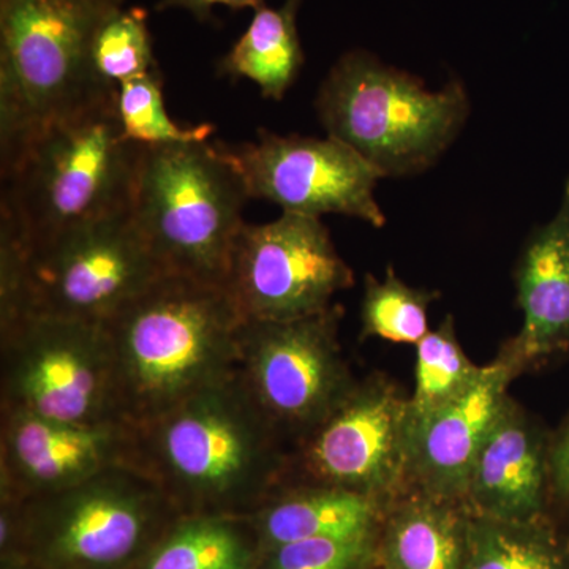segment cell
<instances>
[{
  "instance_id": "obj_28",
  "label": "cell",
  "mask_w": 569,
  "mask_h": 569,
  "mask_svg": "<svg viewBox=\"0 0 569 569\" xmlns=\"http://www.w3.org/2000/svg\"><path fill=\"white\" fill-rule=\"evenodd\" d=\"M550 498L569 512V418L550 441Z\"/></svg>"
},
{
  "instance_id": "obj_5",
  "label": "cell",
  "mask_w": 569,
  "mask_h": 569,
  "mask_svg": "<svg viewBox=\"0 0 569 569\" xmlns=\"http://www.w3.org/2000/svg\"><path fill=\"white\" fill-rule=\"evenodd\" d=\"M162 274L130 211L28 246L0 231V326L22 317L104 325Z\"/></svg>"
},
{
  "instance_id": "obj_3",
  "label": "cell",
  "mask_w": 569,
  "mask_h": 569,
  "mask_svg": "<svg viewBox=\"0 0 569 569\" xmlns=\"http://www.w3.org/2000/svg\"><path fill=\"white\" fill-rule=\"evenodd\" d=\"M126 0H0V170L63 119L118 103L91 67L93 32Z\"/></svg>"
},
{
  "instance_id": "obj_16",
  "label": "cell",
  "mask_w": 569,
  "mask_h": 569,
  "mask_svg": "<svg viewBox=\"0 0 569 569\" xmlns=\"http://www.w3.org/2000/svg\"><path fill=\"white\" fill-rule=\"evenodd\" d=\"M550 441L552 433L509 396L471 468L467 511L516 522L549 516Z\"/></svg>"
},
{
  "instance_id": "obj_13",
  "label": "cell",
  "mask_w": 569,
  "mask_h": 569,
  "mask_svg": "<svg viewBox=\"0 0 569 569\" xmlns=\"http://www.w3.org/2000/svg\"><path fill=\"white\" fill-rule=\"evenodd\" d=\"M250 200L271 201L283 212L355 217L381 228L387 217L376 198L383 176L347 144L328 137L258 130V140L227 146Z\"/></svg>"
},
{
  "instance_id": "obj_11",
  "label": "cell",
  "mask_w": 569,
  "mask_h": 569,
  "mask_svg": "<svg viewBox=\"0 0 569 569\" xmlns=\"http://www.w3.org/2000/svg\"><path fill=\"white\" fill-rule=\"evenodd\" d=\"M410 397L383 376L353 388L290 452L284 485L335 486L391 505L413 490Z\"/></svg>"
},
{
  "instance_id": "obj_26",
  "label": "cell",
  "mask_w": 569,
  "mask_h": 569,
  "mask_svg": "<svg viewBox=\"0 0 569 569\" xmlns=\"http://www.w3.org/2000/svg\"><path fill=\"white\" fill-rule=\"evenodd\" d=\"M119 122L126 140L140 146L178 144L211 140L216 126H182L168 116L163 102L162 71L122 82L118 88Z\"/></svg>"
},
{
  "instance_id": "obj_19",
  "label": "cell",
  "mask_w": 569,
  "mask_h": 569,
  "mask_svg": "<svg viewBox=\"0 0 569 569\" xmlns=\"http://www.w3.org/2000/svg\"><path fill=\"white\" fill-rule=\"evenodd\" d=\"M468 511L410 490L389 505L378 533V569H462Z\"/></svg>"
},
{
  "instance_id": "obj_18",
  "label": "cell",
  "mask_w": 569,
  "mask_h": 569,
  "mask_svg": "<svg viewBox=\"0 0 569 569\" xmlns=\"http://www.w3.org/2000/svg\"><path fill=\"white\" fill-rule=\"evenodd\" d=\"M389 505L335 486L283 485L247 516L261 556L290 542L369 537L380 531Z\"/></svg>"
},
{
  "instance_id": "obj_30",
  "label": "cell",
  "mask_w": 569,
  "mask_h": 569,
  "mask_svg": "<svg viewBox=\"0 0 569 569\" xmlns=\"http://www.w3.org/2000/svg\"><path fill=\"white\" fill-rule=\"evenodd\" d=\"M2 569H36L32 568L28 561L20 559V557H7L2 559Z\"/></svg>"
},
{
  "instance_id": "obj_8",
  "label": "cell",
  "mask_w": 569,
  "mask_h": 569,
  "mask_svg": "<svg viewBox=\"0 0 569 569\" xmlns=\"http://www.w3.org/2000/svg\"><path fill=\"white\" fill-rule=\"evenodd\" d=\"M179 516L151 479L122 463L18 500L11 557L36 569H134Z\"/></svg>"
},
{
  "instance_id": "obj_7",
  "label": "cell",
  "mask_w": 569,
  "mask_h": 569,
  "mask_svg": "<svg viewBox=\"0 0 569 569\" xmlns=\"http://www.w3.org/2000/svg\"><path fill=\"white\" fill-rule=\"evenodd\" d=\"M328 137L358 152L383 178L429 170L470 114L462 81L440 91L365 50L348 51L329 70L316 99Z\"/></svg>"
},
{
  "instance_id": "obj_1",
  "label": "cell",
  "mask_w": 569,
  "mask_h": 569,
  "mask_svg": "<svg viewBox=\"0 0 569 569\" xmlns=\"http://www.w3.org/2000/svg\"><path fill=\"white\" fill-rule=\"evenodd\" d=\"M290 448L238 372L132 427L129 466L179 515L247 516L287 481Z\"/></svg>"
},
{
  "instance_id": "obj_4",
  "label": "cell",
  "mask_w": 569,
  "mask_h": 569,
  "mask_svg": "<svg viewBox=\"0 0 569 569\" xmlns=\"http://www.w3.org/2000/svg\"><path fill=\"white\" fill-rule=\"evenodd\" d=\"M141 149L123 137L116 104L54 123L0 170V231L28 246L130 211Z\"/></svg>"
},
{
  "instance_id": "obj_6",
  "label": "cell",
  "mask_w": 569,
  "mask_h": 569,
  "mask_svg": "<svg viewBox=\"0 0 569 569\" xmlns=\"http://www.w3.org/2000/svg\"><path fill=\"white\" fill-rule=\"evenodd\" d=\"M249 200L222 142L142 146L130 213L163 274L227 287Z\"/></svg>"
},
{
  "instance_id": "obj_2",
  "label": "cell",
  "mask_w": 569,
  "mask_h": 569,
  "mask_svg": "<svg viewBox=\"0 0 569 569\" xmlns=\"http://www.w3.org/2000/svg\"><path fill=\"white\" fill-rule=\"evenodd\" d=\"M244 321L223 284L157 277L104 323L119 421L146 425L230 377Z\"/></svg>"
},
{
  "instance_id": "obj_17",
  "label": "cell",
  "mask_w": 569,
  "mask_h": 569,
  "mask_svg": "<svg viewBox=\"0 0 569 569\" xmlns=\"http://www.w3.org/2000/svg\"><path fill=\"white\" fill-rule=\"evenodd\" d=\"M515 282L523 321L500 353L523 373L569 353V179L559 211L520 250Z\"/></svg>"
},
{
  "instance_id": "obj_29",
  "label": "cell",
  "mask_w": 569,
  "mask_h": 569,
  "mask_svg": "<svg viewBox=\"0 0 569 569\" xmlns=\"http://www.w3.org/2000/svg\"><path fill=\"white\" fill-rule=\"evenodd\" d=\"M216 6H224L231 10H257L264 6V0H160L156 9L160 11L182 9L190 11L197 20L211 21L212 9Z\"/></svg>"
},
{
  "instance_id": "obj_12",
  "label": "cell",
  "mask_w": 569,
  "mask_h": 569,
  "mask_svg": "<svg viewBox=\"0 0 569 569\" xmlns=\"http://www.w3.org/2000/svg\"><path fill=\"white\" fill-rule=\"evenodd\" d=\"M355 274L318 217L283 212L244 223L236 239L227 288L244 320L288 321L331 309Z\"/></svg>"
},
{
  "instance_id": "obj_14",
  "label": "cell",
  "mask_w": 569,
  "mask_h": 569,
  "mask_svg": "<svg viewBox=\"0 0 569 569\" xmlns=\"http://www.w3.org/2000/svg\"><path fill=\"white\" fill-rule=\"evenodd\" d=\"M0 496L26 500L129 466L132 427L58 421L0 410Z\"/></svg>"
},
{
  "instance_id": "obj_25",
  "label": "cell",
  "mask_w": 569,
  "mask_h": 569,
  "mask_svg": "<svg viewBox=\"0 0 569 569\" xmlns=\"http://www.w3.org/2000/svg\"><path fill=\"white\" fill-rule=\"evenodd\" d=\"M89 56L97 80L112 91L122 82L160 70L152 51L148 11L122 7L104 18L93 32Z\"/></svg>"
},
{
  "instance_id": "obj_9",
  "label": "cell",
  "mask_w": 569,
  "mask_h": 569,
  "mask_svg": "<svg viewBox=\"0 0 569 569\" xmlns=\"http://www.w3.org/2000/svg\"><path fill=\"white\" fill-rule=\"evenodd\" d=\"M0 410L81 425L121 422L104 325L22 317L0 326Z\"/></svg>"
},
{
  "instance_id": "obj_15",
  "label": "cell",
  "mask_w": 569,
  "mask_h": 569,
  "mask_svg": "<svg viewBox=\"0 0 569 569\" xmlns=\"http://www.w3.org/2000/svg\"><path fill=\"white\" fill-rule=\"evenodd\" d=\"M520 376L500 353L470 388L429 417L411 419L410 462L413 490L462 503L479 449L509 399V385Z\"/></svg>"
},
{
  "instance_id": "obj_21",
  "label": "cell",
  "mask_w": 569,
  "mask_h": 569,
  "mask_svg": "<svg viewBox=\"0 0 569 569\" xmlns=\"http://www.w3.org/2000/svg\"><path fill=\"white\" fill-rule=\"evenodd\" d=\"M260 561L249 518L181 515L134 569H258Z\"/></svg>"
},
{
  "instance_id": "obj_20",
  "label": "cell",
  "mask_w": 569,
  "mask_h": 569,
  "mask_svg": "<svg viewBox=\"0 0 569 569\" xmlns=\"http://www.w3.org/2000/svg\"><path fill=\"white\" fill-rule=\"evenodd\" d=\"M301 0H284L280 9L261 6L241 39L217 66L220 77L250 80L264 99L280 102L298 80L305 51L298 32Z\"/></svg>"
},
{
  "instance_id": "obj_10",
  "label": "cell",
  "mask_w": 569,
  "mask_h": 569,
  "mask_svg": "<svg viewBox=\"0 0 569 569\" xmlns=\"http://www.w3.org/2000/svg\"><path fill=\"white\" fill-rule=\"evenodd\" d=\"M340 317L332 306L298 320L241 326L236 372L290 452L356 383L339 343Z\"/></svg>"
},
{
  "instance_id": "obj_22",
  "label": "cell",
  "mask_w": 569,
  "mask_h": 569,
  "mask_svg": "<svg viewBox=\"0 0 569 569\" xmlns=\"http://www.w3.org/2000/svg\"><path fill=\"white\" fill-rule=\"evenodd\" d=\"M462 569H569V537L549 516L516 522L468 512Z\"/></svg>"
},
{
  "instance_id": "obj_24",
  "label": "cell",
  "mask_w": 569,
  "mask_h": 569,
  "mask_svg": "<svg viewBox=\"0 0 569 569\" xmlns=\"http://www.w3.org/2000/svg\"><path fill=\"white\" fill-rule=\"evenodd\" d=\"M437 291L410 287L391 266L383 280L366 277L361 302V339L377 337L395 343L417 346L429 335V307Z\"/></svg>"
},
{
  "instance_id": "obj_27",
  "label": "cell",
  "mask_w": 569,
  "mask_h": 569,
  "mask_svg": "<svg viewBox=\"0 0 569 569\" xmlns=\"http://www.w3.org/2000/svg\"><path fill=\"white\" fill-rule=\"evenodd\" d=\"M378 533L279 546L261 556V569H370L377 563Z\"/></svg>"
},
{
  "instance_id": "obj_23",
  "label": "cell",
  "mask_w": 569,
  "mask_h": 569,
  "mask_svg": "<svg viewBox=\"0 0 569 569\" xmlns=\"http://www.w3.org/2000/svg\"><path fill=\"white\" fill-rule=\"evenodd\" d=\"M415 347L417 369L410 411L411 419L418 421L462 396L477 381L482 366L473 365L463 351L451 316Z\"/></svg>"
}]
</instances>
